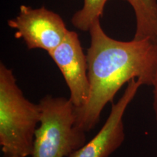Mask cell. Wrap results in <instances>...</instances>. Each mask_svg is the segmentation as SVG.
<instances>
[{
    "label": "cell",
    "instance_id": "cell-1",
    "mask_svg": "<svg viewBox=\"0 0 157 157\" xmlns=\"http://www.w3.org/2000/svg\"><path fill=\"white\" fill-rule=\"evenodd\" d=\"M87 52L90 95L76 109V126L87 132L99 123L108 103L124 84L133 78L152 86L157 70V43L149 39L123 42L105 34L100 19L90 27Z\"/></svg>",
    "mask_w": 157,
    "mask_h": 157
},
{
    "label": "cell",
    "instance_id": "cell-2",
    "mask_svg": "<svg viewBox=\"0 0 157 157\" xmlns=\"http://www.w3.org/2000/svg\"><path fill=\"white\" fill-rule=\"evenodd\" d=\"M41 114L39 103L25 97L13 70L1 62L0 146L3 157L31 156Z\"/></svg>",
    "mask_w": 157,
    "mask_h": 157
},
{
    "label": "cell",
    "instance_id": "cell-3",
    "mask_svg": "<svg viewBox=\"0 0 157 157\" xmlns=\"http://www.w3.org/2000/svg\"><path fill=\"white\" fill-rule=\"evenodd\" d=\"M39 103L42 114L31 157H68L85 144L86 132L76 126V107L69 98L47 95Z\"/></svg>",
    "mask_w": 157,
    "mask_h": 157
},
{
    "label": "cell",
    "instance_id": "cell-4",
    "mask_svg": "<svg viewBox=\"0 0 157 157\" xmlns=\"http://www.w3.org/2000/svg\"><path fill=\"white\" fill-rule=\"evenodd\" d=\"M7 24L29 50L41 49L48 53L63 41L68 31L62 17L44 7L33 9L21 5L18 15L9 20Z\"/></svg>",
    "mask_w": 157,
    "mask_h": 157
},
{
    "label": "cell",
    "instance_id": "cell-5",
    "mask_svg": "<svg viewBox=\"0 0 157 157\" xmlns=\"http://www.w3.org/2000/svg\"><path fill=\"white\" fill-rule=\"evenodd\" d=\"M48 54L63 76L71 101L76 109L84 106L89 98L90 81L87 55L77 33L68 30L63 41Z\"/></svg>",
    "mask_w": 157,
    "mask_h": 157
},
{
    "label": "cell",
    "instance_id": "cell-6",
    "mask_svg": "<svg viewBox=\"0 0 157 157\" xmlns=\"http://www.w3.org/2000/svg\"><path fill=\"white\" fill-rule=\"evenodd\" d=\"M143 85L142 82L136 78L129 82L121 97L112 104L109 116L101 129L68 157H109L120 148L125 139L124 115Z\"/></svg>",
    "mask_w": 157,
    "mask_h": 157
},
{
    "label": "cell",
    "instance_id": "cell-7",
    "mask_svg": "<svg viewBox=\"0 0 157 157\" xmlns=\"http://www.w3.org/2000/svg\"><path fill=\"white\" fill-rule=\"evenodd\" d=\"M132 6L136 18L133 39H149L157 43V0H124Z\"/></svg>",
    "mask_w": 157,
    "mask_h": 157
},
{
    "label": "cell",
    "instance_id": "cell-8",
    "mask_svg": "<svg viewBox=\"0 0 157 157\" xmlns=\"http://www.w3.org/2000/svg\"><path fill=\"white\" fill-rule=\"evenodd\" d=\"M108 0H84L83 7L71 18L72 24L82 31H89L94 21L103 15L104 6Z\"/></svg>",
    "mask_w": 157,
    "mask_h": 157
},
{
    "label": "cell",
    "instance_id": "cell-9",
    "mask_svg": "<svg viewBox=\"0 0 157 157\" xmlns=\"http://www.w3.org/2000/svg\"><path fill=\"white\" fill-rule=\"evenodd\" d=\"M153 109L155 115V119L157 122V70L153 82Z\"/></svg>",
    "mask_w": 157,
    "mask_h": 157
},
{
    "label": "cell",
    "instance_id": "cell-10",
    "mask_svg": "<svg viewBox=\"0 0 157 157\" xmlns=\"http://www.w3.org/2000/svg\"><path fill=\"white\" fill-rule=\"evenodd\" d=\"M156 157H157V155H156Z\"/></svg>",
    "mask_w": 157,
    "mask_h": 157
}]
</instances>
